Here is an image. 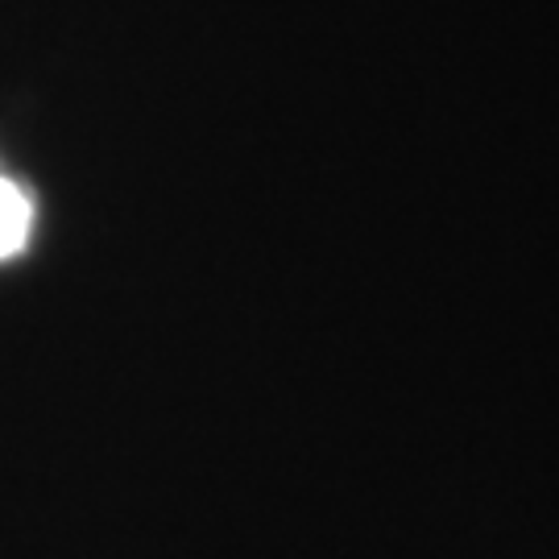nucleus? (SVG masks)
<instances>
[{
  "instance_id": "f257e3e1",
  "label": "nucleus",
  "mask_w": 559,
  "mask_h": 559,
  "mask_svg": "<svg viewBox=\"0 0 559 559\" xmlns=\"http://www.w3.org/2000/svg\"><path fill=\"white\" fill-rule=\"evenodd\" d=\"M25 237H29V200L13 182L0 179V258L17 253Z\"/></svg>"
}]
</instances>
